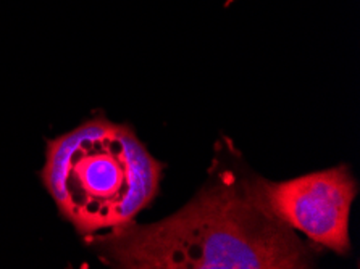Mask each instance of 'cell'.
I'll use <instances>...</instances> for the list:
<instances>
[{
	"label": "cell",
	"instance_id": "obj_1",
	"mask_svg": "<svg viewBox=\"0 0 360 269\" xmlns=\"http://www.w3.org/2000/svg\"><path fill=\"white\" fill-rule=\"evenodd\" d=\"M99 240L108 260L131 269H296L312 263L292 229L255 205L231 173L173 216L149 226L129 223Z\"/></svg>",
	"mask_w": 360,
	"mask_h": 269
},
{
	"label": "cell",
	"instance_id": "obj_2",
	"mask_svg": "<svg viewBox=\"0 0 360 269\" xmlns=\"http://www.w3.org/2000/svg\"><path fill=\"white\" fill-rule=\"evenodd\" d=\"M162 163L127 124L91 119L47 142L41 179L81 234L133 223L159 194Z\"/></svg>",
	"mask_w": 360,
	"mask_h": 269
},
{
	"label": "cell",
	"instance_id": "obj_3",
	"mask_svg": "<svg viewBox=\"0 0 360 269\" xmlns=\"http://www.w3.org/2000/svg\"><path fill=\"white\" fill-rule=\"evenodd\" d=\"M252 202L289 229L301 230L315 244L336 254L351 250L349 216L357 183L346 166L310 173L285 183L244 179Z\"/></svg>",
	"mask_w": 360,
	"mask_h": 269
}]
</instances>
